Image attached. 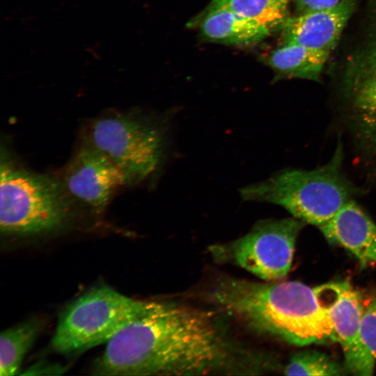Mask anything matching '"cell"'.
I'll return each instance as SVG.
<instances>
[{
    "label": "cell",
    "mask_w": 376,
    "mask_h": 376,
    "mask_svg": "<svg viewBox=\"0 0 376 376\" xmlns=\"http://www.w3.org/2000/svg\"><path fill=\"white\" fill-rule=\"evenodd\" d=\"M212 312L150 301L144 313L107 343L93 368L100 375H201L258 370Z\"/></svg>",
    "instance_id": "1"
},
{
    "label": "cell",
    "mask_w": 376,
    "mask_h": 376,
    "mask_svg": "<svg viewBox=\"0 0 376 376\" xmlns=\"http://www.w3.org/2000/svg\"><path fill=\"white\" fill-rule=\"evenodd\" d=\"M208 295L219 309L261 334L299 346L337 343L315 288L301 282L260 283L221 276Z\"/></svg>",
    "instance_id": "2"
},
{
    "label": "cell",
    "mask_w": 376,
    "mask_h": 376,
    "mask_svg": "<svg viewBox=\"0 0 376 376\" xmlns=\"http://www.w3.org/2000/svg\"><path fill=\"white\" fill-rule=\"evenodd\" d=\"M339 143L329 161L311 170L285 169L240 189L245 201L276 204L292 217L317 226L326 223L358 193L343 171Z\"/></svg>",
    "instance_id": "3"
},
{
    "label": "cell",
    "mask_w": 376,
    "mask_h": 376,
    "mask_svg": "<svg viewBox=\"0 0 376 376\" xmlns=\"http://www.w3.org/2000/svg\"><path fill=\"white\" fill-rule=\"evenodd\" d=\"M70 212V198L62 182L29 171L11 162L0 167V230L27 236L61 228Z\"/></svg>",
    "instance_id": "4"
},
{
    "label": "cell",
    "mask_w": 376,
    "mask_h": 376,
    "mask_svg": "<svg viewBox=\"0 0 376 376\" xmlns=\"http://www.w3.org/2000/svg\"><path fill=\"white\" fill-rule=\"evenodd\" d=\"M149 303L106 285L93 287L61 312L52 347L60 354H70L107 343L141 316Z\"/></svg>",
    "instance_id": "5"
},
{
    "label": "cell",
    "mask_w": 376,
    "mask_h": 376,
    "mask_svg": "<svg viewBox=\"0 0 376 376\" xmlns=\"http://www.w3.org/2000/svg\"><path fill=\"white\" fill-rule=\"evenodd\" d=\"M84 144L109 159L130 184L150 175L160 164L164 145L162 129L139 114L116 113L93 120L85 132Z\"/></svg>",
    "instance_id": "6"
},
{
    "label": "cell",
    "mask_w": 376,
    "mask_h": 376,
    "mask_svg": "<svg viewBox=\"0 0 376 376\" xmlns=\"http://www.w3.org/2000/svg\"><path fill=\"white\" fill-rule=\"evenodd\" d=\"M305 223L292 217L260 220L245 235L209 248L219 263L237 265L266 281L289 272L297 237Z\"/></svg>",
    "instance_id": "7"
},
{
    "label": "cell",
    "mask_w": 376,
    "mask_h": 376,
    "mask_svg": "<svg viewBox=\"0 0 376 376\" xmlns=\"http://www.w3.org/2000/svg\"><path fill=\"white\" fill-rule=\"evenodd\" d=\"M315 289L330 315L347 370L354 375H373L376 359L362 338L363 308L359 294L345 281L326 283Z\"/></svg>",
    "instance_id": "8"
},
{
    "label": "cell",
    "mask_w": 376,
    "mask_h": 376,
    "mask_svg": "<svg viewBox=\"0 0 376 376\" xmlns=\"http://www.w3.org/2000/svg\"><path fill=\"white\" fill-rule=\"evenodd\" d=\"M62 184L70 198L101 213L115 192L130 182L104 155L84 144L67 166Z\"/></svg>",
    "instance_id": "9"
},
{
    "label": "cell",
    "mask_w": 376,
    "mask_h": 376,
    "mask_svg": "<svg viewBox=\"0 0 376 376\" xmlns=\"http://www.w3.org/2000/svg\"><path fill=\"white\" fill-rule=\"evenodd\" d=\"M356 5L357 0H343L329 8L288 17L281 26L283 42L331 53Z\"/></svg>",
    "instance_id": "10"
},
{
    "label": "cell",
    "mask_w": 376,
    "mask_h": 376,
    "mask_svg": "<svg viewBox=\"0 0 376 376\" xmlns=\"http://www.w3.org/2000/svg\"><path fill=\"white\" fill-rule=\"evenodd\" d=\"M318 228L330 244L347 250L362 266L376 265V224L354 199Z\"/></svg>",
    "instance_id": "11"
},
{
    "label": "cell",
    "mask_w": 376,
    "mask_h": 376,
    "mask_svg": "<svg viewBox=\"0 0 376 376\" xmlns=\"http://www.w3.org/2000/svg\"><path fill=\"white\" fill-rule=\"evenodd\" d=\"M202 36L221 44L250 45L257 43L271 31L234 12L226 0H212L196 19Z\"/></svg>",
    "instance_id": "12"
},
{
    "label": "cell",
    "mask_w": 376,
    "mask_h": 376,
    "mask_svg": "<svg viewBox=\"0 0 376 376\" xmlns=\"http://www.w3.org/2000/svg\"><path fill=\"white\" fill-rule=\"evenodd\" d=\"M329 54L327 52L283 42L268 54L266 61L281 77L318 81Z\"/></svg>",
    "instance_id": "13"
},
{
    "label": "cell",
    "mask_w": 376,
    "mask_h": 376,
    "mask_svg": "<svg viewBox=\"0 0 376 376\" xmlns=\"http://www.w3.org/2000/svg\"><path fill=\"white\" fill-rule=\"evenodd\" d=\"M41 328L38 320H29L3 331L0 335V375H15Z\"/></svg>",
    "instance_id": "14"
},
{
    "label": "cell",
    "mask_w": 376,
    "mask_h": 376,
    "mask_svg": "<svg viewBox=\"0 0 376 376\" xmlns=\"http://www.w3.org/2000/svg\"><path fill=\"white\" fill-rule=\"evenodd\" d=\"M239 15L272 31L288 18L290 0H226Z\"/></svg>",
    "instance_id": "15"
},
{
    "label": "cell",
    "mask_w": 376,
    "mask_h": 376,
    "mask_svg": "<svg viewBox=\"0 0 376 376\" xmlns=\"http://www.w3.org/2000/svg\"><path fill=\"white\" fill-rule=\"evenodd\" d=\"M347 369L330 356L315 350H304L292 355L284 368L288 375H343Z\"/></svg>",
    "instance_id": "16"
},
{
    "label": "cell",
    "mask_w": 376,
    "mask_h": 376,
    "mask_svg": "<svg viewBox=\"0 0 376 376\" xmlns=\"http://www.w3.org/2000/svg\"><path fill=\"white\" fill-rule=\"evenodd\" d=\"M361 334L366 345L376 359V299L363 309Z\"/></svg>",
    "instance_id": "17"
},
{
    "label": "cell",
    "mask_w": 376,
    "mask_h": 376,
    "mask_svg": "<svg viewBox=\"0 0 376 376\" xmlns=\"http://www.w3.org/2000/svg\"><path fill=\"white\" fill-rule=\"evenodd\" d=\"M300 13L336 6L343 0H295Z\"/></svg>",
    "instance_id": "18"
}]
</instances>
